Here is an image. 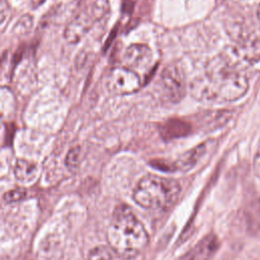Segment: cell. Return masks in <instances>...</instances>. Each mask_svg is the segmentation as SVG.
Segmentation results:
<instances>
[{
	"label": "cell",
	"mask_w": 260,
	"mask_h": 260,
	"mask_svg": "<svg viewBox=\"0 0 260 260\" xmlns=\"http://www.w3.org/2000/svg\"><path fill=\"white\" fill-rule=\"evenodd\" d=\"M159 85L162 98L170 103H178L185 95V82L178 66L170 65L164 69L160 74Z\"/></svg>",
	"instance_id": "5b68a950"
},
{
	"label": "cell",
	"mask_w": 260,
	"mask_h": 260,
	"mask_svg": "<svg viewBox=\"0 0 260 260\" xmlns=\"http://www.w3.org/2000/svg\"><path fill=\"white\" fill-rule=\"evenodd\" d=\"M107 238L110 248L126 259L136 257L148 244L144 225L124 204L116 207Z\"/></svg>",
	"instance_id": "7a4b0ae2"
},
{
	"label": "cell",
	"mask_w": 260,
	"mask_h": 260,
	"mask_svg": "<svg viewBox=\"0 0 260 260\" xmlns=\"http://www.w3.org/2000/svg\"><path fill=\"white\" fill-rule=\"evenodd\" d=\"M191 130V125L180 119H170L159 126V133L165 139L184 136Z\"/></svg>",
	"instance_id": "30bf717a"
},
{
	"label": "cell",
	"mask_w": 260,
	"mask_h": 260,
	"mask_svg": "<svg viewBox=\"0 0 260 260\" xmlns=\"http://www.w3.org/2000/svg\"><path fill=\"white\" fill-rule=\"evenodd\" d=\"M257 15H258V18L260 19V4L258 6V9H257Z\"/></svg>",
	"instance_id": "ffe728a7"
},
{
	"label": "cell",
	"mask_w": 260,
	"mask_h": 260,
	"mask_svg": "<svg viewBox=\"0 0 260 260\" xmlns=\"http://www.w3.org/2000/svg\"><path fill=\"white\" fill-rule=\"evenodd\" d=\"M87 260H130V259H126L120 256L111 248H108L106 246H99L93 248L90 251Z\"/></svg>",
	"instance_id": "5bb4252c"
},
{
	"label": "cell",
	"mask_w": 260,
	"mask_h": 260,
	"mask_svg": "<svg viewBox=\"0 0 260 260\" xmlns=\"http://www.w3.org/2000/svg\"><path fill=\"white\" fill-rule=\"evenodd\" d=\"M109 0H92L89 12L94 20H100L109 11Z\"/></svg>",
	"instance_id": "9a60e30c"
},
{
	"label": "cell",
	"mask_w": 260,
	"mask_h": 260,
	"mask_svg": "<svg viewBox=\"0 0 260 260\" xmlns=\"http://www.w3.org/2000/svg\"><path fill=\"white\" fill-rule=\"evenodd\" d=\"M79 160H80V147L74 146L70 148L65 158V164L67 168L71 171L76 170L79 166Z\"/></svg>",
	"instance_id": "2e32d148"
},
{
	"label": "cell",
	"mask_w": 260,
	"mask_h": 260,
	"mask_svg": "<svg viewBox=\"0 0 260 260\" xmlns=\"http://www.w3.org/2000/svg\"><path fill=\"white\" fill-rule=\"evenodd\" d=\"M37 173V166L31 161L25 159H18L15 164L14 175L19 182L30 183L36 178Z\"/></svg>",
	"instance_id": "8fae6325"
},
{
	"label": "cell",
	"mask_w": 260,
	"mask_h": 260,
	"mask_svg": "<svg viewBox=\"0 0 260 260\" xmlns=\"http://www.w3.org/2000/svg\"><path fill=\"white\" fill-rule=\"evenodd\" d=\"M243 216L248 233L252 237L260 239V194L257 191L248 194Z\"/></svg>",
	"instance_id": "52a82bcc"
},
{
	"label": "cell",
	"mask_w": 260,
	"mask_h": 260,
	"mask_svg": "<svg viewBox=\"0 0 260 260\" xmlns=\"http://www.w3.org/2000/svg\"><path fill=\"white\" fill-rule=\"evenodd\" d=\"M46 0H31V4L34 7H38L40 5H42Z\"/></svg>",
	"instance_id": "d6986e66"
},
{
	"label": "cell",
	"mask_w": 260,
	"mask_h": 260,
	"mask_svg": "<svg viewBox=\"0 0 260 260\" xmlns=\"http://www.w3.org/2000/svg\"><path fill=\"white\" fill-rule=\"evenodd\" d=\"M219 242L214 235H208L191 250L186 260H208L218 249Z\"/></svg>",
	"instance_id": "9c48e42d"
},
{
	"label": "cell",
	"mask_w": 260,
	"mask_h": 260,
	"mask_svg": "<svg viewBox=\"0 0 260 260\" xmlns=\"http://www.w3.org/2000/svg\"><path fill=\"white\" fill-rule=\"evenodd\" d=\"M179 193L180 185L177 181L147 175L138 182L133 192V199L144 208H165L176 201Z\"/></svg>",
	"instance_id": "3957f363"
},
{
	"label": "cell",
	"mask_w": 260,
	"mask_h": 260,
	"mask_svg": "<svg viewBox=\"0 0 260 260\" xmlns=\"http://www.w3.org/2000/svg\"><path fill=\"white\" fill-rule=\"evenodd\" d=\"M209 144H210L209 142L202 143V144L198 145L197 147L193 148L192 150L186 152L178 161L179 168L184 169V170H188V169L192 168L198 161V159H200V157H202L203 154L206 152Z\"/></svg>",
	"instance_id": "7c38bea8"
},
{
	"label": "cell",
	"mask_w": 260,
	"mask_h": 260,
	"mask_svg": "<svg viewBox=\"0 0 260 260\" xmlns=\"http://www.w3.org/2000/svg\"><path fill=\"white\" fill-rule=\"evenodd\" d=\"M124 67H127L138 75L146 73L152 69L153 53L151 49L144 44H132L123 54ZM140 76V75H139Z\"/></svg>",
	"instance_id": "8992f818"
},
{
	"label": "cell",
	"mask_w": 260,
	"mask_h": 260,
	"mask_svg": "<svg viewBox=\"0 0 260 260\" xmlns=\"http://www.w3.org/2000/svg\"><path fill=\"white\" fill-rule=\"evenodd\" d=\"M253 170H254V174L256 177L260 178V140H259V144L254 156V161H253Z\"/></svg>",
	"instance_id": "ac0fdd59"
},
{
	"label": "cell",
	"mask_w": 260,
	"mask_h": 260,
	"mask_svg": "<svg viewBox=\"0 0 260 260\" xmlns=\"http://www.w3.org/2000/svg\"><path fill=\"white\" fill-rule=\"evenodd\" d=\"M24 197H25V190L23 188H16L6 192L3 198L7 203H11V202L19 201Z\"/></svg>",
	"instance_id": "e0dca14e"
},
{
	"label": "cell",
	"mask_w": 260,
	"mask_h": 260,
	"mask_svg": "<svg viewBox=\"0 0 260 260\" xmlns=\"http://www.w3.org/2000/svg\"><path fill=\"white\" fill-rule=\"evenodd\" d=\"M94 21L90 12L85 11L77 14L71 19L64 29V38L70 44L78 43L83 36L90 29L91 23Z\"/></svg>",
	"instance_id": "ba28073f"
},
{
	"label": "cell",
	"mask_w": 260,
	"mask_h": 260,
	"mask_svg": "<svg viewBox=\"0 0 260 260\" xmlns=\"http://www.w3.org/2000/svg\"><path fill=\"white\" fill-rule=\"evenodd\" d=\"M239 54L249 62H257L260 59V40L246 42L241 46Z\"/></svg>",
	"instance_id": "4fadbf2b"
},
{
	"label": "cell",
	"mask_w": 260,
	"mask_h": 260,
	"mask_svg": "<svg viewBox=\"0 0 260 260\" xmlns=\"http://www.w3.org/2000/svg\"><path fill=\"white\" fill-rule=\"evenodd\" d=\"M106 85L114 94H130L140 88L141 77L127 67H114L107 75Z\"/></svg>",
	"instance_id": "277c9868"
},
{
	"label": "cell",
	"mask_w": 260,
	"mask_h": 260,
	"mask_svg": "<svg viewBox=\"0 0 260 260\" xmlns=\"http://www.w3.org/2000/svg\"><path fill=\"white\" fill-rule=\"evenodd\" d=\"M248 87L245 71L229 56L220 54L207 62L200 92L207 100L233 102L242 98Z\"/></svg>",
	"instance_id": "6da1fadb"
}]
</instances>
